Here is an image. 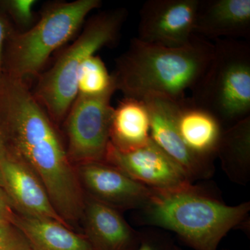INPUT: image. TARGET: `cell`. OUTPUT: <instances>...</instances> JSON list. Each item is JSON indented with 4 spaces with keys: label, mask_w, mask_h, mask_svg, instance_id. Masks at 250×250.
I'll list each match as a JSON object with an SVG mask.
<instances>
[{
    "label": "cell",
    "mask_w": 250,
    "mask_h": 250,
    "mask_svg": "<svg viewBox=\"0 0 250 250\" xmlns=\"http://www.w3.org/2000/svg\"><path fill=\"white\" fill-rule=\"evenodd\" d=\"M2 122L10 154L39 177L55 209L74 229L83 218L85 195L53 121L36 100L23 98L6 108Z\"/></svg>",
    "instance_id": "cell-1"
},
{
    "label": "cell",
    "mask_w": 250,
    "mask_h": 250,
    "mask_svg": "<svg viewBox=\"0 0 250 250\" xmlns=\"http://www.w3.org/2000/svg\"><path fill=\"white\" fill-rule=\"evenodd\" d=\"M214 53V44L192 36L187 44L166 47L135 38L117 59L113 74L116 90L125 98L177 102L187 98L205 75Z\"/></svg>",
    "instance_id": "cell-2"
},
{
    "label": "cell",
    "mask_w": 250,
    "mask_h": 250,
    "mask_svg": "<svg viewBox=\"0 0 250 250\" xmlns=\"http://www.w3.org/2000/svg\"><path fill=\"white\" fill-rule=\"evenodd\" d=\"M152 190L150 200L139 210L141 224L172 231L194 250H218L227 234L244 226L249 216L250 202L228 205L193 184L173 190Z\"/></svg>",
    "instance_id": "cell-3"
},
{
    "label": "cell",
    "mask_w": 250,
    "mask_h": 250,
    "mask_svg": "<svg viewBox=\"0 0 250 250\" xmlns=\"http://www.w3.org/2000/svg\"><path fill=\"white\" fill-rule=\"evenodd\" d=\"M127 12L124 9L101 13L92 18L78 39L41 76L34 95L55 123L67 116L76 100L77 78L82 63L103 47L118 40Z\"/></svg>",
    "instance_id": "cell-4"
},
{
    "label": "cell",
    "mask_w": 250,
    "mask_h": 250,
    "mask_svg": "<svg viewBox=\"0 0 250 250\" xmlns=\"http://www.w3.org/2000/svg\"><path fill=\"white\" fill-rule=\"evenodd\" d=\"M213 44V58L190 98L228 127L250 116V43L223 39Z\"/></svg>",
    "instance_id": "cell-5"
},
{
    "label": "cell",
    "mask_w": 250,
    "mask_h": 250,
    "mask_svg": "<svg viewBox=\"0 0 250 250\" xmlns=\"http://www.w3.org/2000/svg\"><path fill=\"white\" fill-rule=\"evenodd\" d=\"M101 4L100 0H77L54 4L29 30L13 31L5 47L4 74L22 81L36 76L49 56L70 40Z\"/></svg>",
    "instance_id": "cell-6"
},
{
    "label": "cell",
    "mask_w": 250,
    "mask_h": 250,
    "mask_svg": "<svg viewBox=\"0 0 250 250\" xmlns=\"http://www.w3.org/2000/svg\"><path fill=\"white\" fill-rule=\"evenodd\" d=\"M113 93L77 95L67 114V153L72 164L104 161L110 143Z\"/></svg>",
    "instance_id": "cell-7"
},
{
    "label": "cell",
    "mask_w": 250,
    "mask_h": 250,
    "mask_svg": "<svg viewBox=\"0 0 250 250\" xmlns=\"http://www.w3.org/2000/svg\"><path fill=\"white\" fill-rule=\"evenodd\" d=\"M200 0H148L140 12L137 39L149 43L179 47L194 34Z\"/></svg>",
    "instance_id": "cell-8"
},
{
    "label": "cell",
    "mask_w": 250,
    "mask_h": 250,
    "mask_svg": "<svg viewBox=\"0 0 250 250\" xmlns=\"http://www.w3.org/2000/svg\"><path fill=\"white\" fill-rule=\"evenodd\" d=\"M104 161L154 190H173L193 182L151 140L142 147L129 151L119 150L109 143Z\"/></svg>",
    "instance_id": "cell-9"
},
{
    "label": "cell",
    "mask_w": 250,
    "mask_h": 250,
    "mask_svg": "<svg viewBox=\"0 0 250 250\" xmlns=\"http://www.w3.org/2000/svg\"><path fill=\"white\" fill-rule=\"evenodd\" d=\"M76 172L82 188L90 196L119 211L142 209L152 196V189L106 161L80 164Z\"/></svg>",
    "instance_id": "cell-10"
},
{
    "label": "cell",
    "mask_w": 250,
    "mask_h": 250,
    "mask_svg": "<svg viewBox=\"0 0 250 250\" xmlns=\"http://www.w3.org/2000/svg\"><path fill=\"white\" fill-rule=\"evenodd\" d=\"M0 174L1 188L16 212L34 218L56 220L72 229L54 208L40 179L22 161L9 154L0 161Z\"/></svg>",
    "instance_id": "cell-11"
},
{
    "label": "cell",
    "mask_w": 250,
    "mask_h": 250,
    "mask_svg": "<svg viewBox=\"0 0 250 250\" xmlns=\"http://www.w3.org/2000/svg\"><path fill=\"white\" fill-rule=\"evenodd\" d=\"M150 116V139L187 174L192 182L208 179L215 172L213 163L207 162L190 152L176 127L172 102L164 99L145 100Z\"/></svg>",
    "instance_id": "cell-12"
},
{
    "label": "cell",
    "mask_w": 250,
    "mask_h": 250,
    "mask_svg": "<svg viewBox=\"0 0 250 250\" xmlns=\"http://www.w3.org/2000/svg\"><path fill=\"white\" fill-rule=\"evenodd\" d=\"M85 233L93 250H136L141 231L126 223L120 211L90 195L85 197Z\"/></svg>",
    "instance_id": "cell-13"
},
{
    "label": "cell",
    "mask_w": 250,
    "mask_h": 250,
    "mask_svg": "<svg viewBox=\"0 0 250 250\" xmlns=\"http://www.w3.org/2000/svg\"><path fill=\"white\" fill-rule=\"evenodd\" d=\"M171 102L176 127L185 146L197 157L213 163L223 125L213 113L190 98Z\"/></svg>",
    "instance_id": "cell-14"
},
{
    "label": "cell",
    "mask_w": 250,
    "mask_h": 250,
    "mask_svg": "<svg viewBox=\"0 0 250 250\" xmlns=\"http://www.w3.org/2000/svg\"><path fill=\"white\" fill-rule=\"evenodd\" d=\"M194 34L215 41H248L250 37V0H200Z\"/></svg>",
    "instance_id": "cell-15"
},
{
    "label": "cell",
    "mask_w": 250,
    "mask_h": 250,
    "mask_svg": "<svg viewBox=\"0 0 250 250\" xmlns=\"http://www.w3.org/2000/svg\"><path fill=\"white\" fill-rule=\"evenodd\" d=\"M150 116L146 103L125 98L113 108L110 143L121 151L142 147L150 141Z\"/></svg>",
    "instance_id": "cell-16"
},
{
    "label": "cell",
    "mask_w": 250,
    "mask_h": 250,
    "mask_svg": "<svg viewBox=\"0 0 250 250\" xmlns=\"http://www.w3.org/2000/svg\"><path fill=\"white\" fill-rule=\"evenodd\" d=\"M13 223L34 250H93L84 234L51 219L34 218L16 212Z\"/></svg>",
    "instance_id": "cell-17"
},
{
    "label": "cell",
    "mask_w": 250,
    "mask_h": 250,
    "mask_svg": "<svg viewBox=\"0 0 250 250\" xmlns=\"http://www.w3.org/2000/svg\"><path fill=\"white\" fill-rule=\"evenodd\" d=\"M216 156L228 178L246 186L250 179V116L224 129Z\"/></svg>",
    "instance_id": "cell-18"
},
{
    "label": "cell",
    "mask_w": 250,
    "mask_h": 250,
    "mask_svg": "<svg viewBox=\"0 0 250 250\" xmlns=\"http://www.w3.org/2000/svg\"><path fill=\"white\" fill-rule=\"evenodd\" d=\"M116 83L113 75L108 73L104 62L98 56L85 59L77 78V95L96 97L114 93Z\"/></svg>",
    "instance_id": "cell-19"
},
{
    "label": "cell",
    "mask_w": 250,
    "mask_h": 250,
    "mask_svg": "<svg viewBox=\"0 0 250 250\" xmlns=\"http://www.w3.org/2000/svg\"><path fill=\"white\" fill-rule=\"evenodd\" d=\"M36 1L34 0H1L0 9L7 16L21 26L30 25L34 20L33 8Z\"/></svg>",
    "instance_id": "cell-20"
},
{
    "label": "cell",
    "mask_w": 250,
    "mask_h": 250,
    "mask_svg": "<svg viewBox=\"0 0 250 250\" xmlns=\"http://www.w3.org/2000/svg\"><path fill=\"white\" fill-rule=\"evenodd\" d=\"M0 250H34L22 231L11 222L0 223Z\"/></svg>",
    "instance_id": "cell-21"
},
{
    "label": "cell",
    "mask_w": 250,
    "mask_h": 250,
    "mask_svg": "<svg viewBox=\"0 0 250 250\" xmlns=\"http://www.w3.org/2000/svg\"><path fill=\"white\" fill-rule=\"evenodd\" d=\"M141 244L136 250H172L174 243L167 233L158 230L141 231Z\"/></svg>",
    "instance_id": "cell-22"
},
{
    "label": "cell",
    "mask_w": 250,
    "mask_h": 250,
    "mask_svg": "<svg viewBox=\"0 0 250 250\" xmlns=\"http://www.w3.org/2000/svg\"><path fill=\"white\" fill-rule=\"evenodd\" d=\"M11 21L0 9V82L4 75V54L6 42L14 31Z\"/></svg>",
    "instance_id": "cell-23"
},
{
    "label": "cell",
    "mask_w": 250,
    "mask_h": 250,
    "mask_svg": "<svg viewBox=\"0 0 250 250\" xmlns=\"http://www.w3.org/2000/svg\"><path fill=\"white\" fill-rule=\"evenodd\" d=\"M16 213V210L7 194L2 188H0V223H13Z\"/></svg>",
    "instance_id": "cell-24"
},
{
    "label": "cell",
    "mask_w": 250,
    "mask_h": 250,
    "mask_svg": "<svg viewBox=\"0 0 250 250\" xmlns=\"http://www.w3.org/2000/svg\"><path fill=\"white\" fill-rule=\"evenodd\" d=\"M9 154L6 136H5L4 129L0 123V161H2Z\"/></svg>",
    "instance_id": "cell-25"
},
{
    "label": "cell",
    "mask_w": 250,
    "mask_h": 250,
    "mask_svg": "<svg viewBox=\"0 0 250 250\" xmlns=\"http://www.w3.org/2000/svg\"><path fill=\"white\" fill-rule=\"evenodd\" d=\"M182 250L181 249V248H179V247L176 246V245H174V246L173 247V250ZM222 250H229L223 249Z\"/></svg>",
    "instance_id": "cell-26"
},
{
    "label": "cell",
    "mask_w": 250,
    "mask_h": 250,
    "mask_svg": "<svg viewBox=\"0 0 250 250\" xmlns=\"http://www.w3.org/2000/svg\"><path fill=\"white\" fill-rule=\"evenodd\" d=\"M2 187V183H1V174H0V188Z\"/></svg>",
    "instance_id": "cell-27"
}]
</instances>
